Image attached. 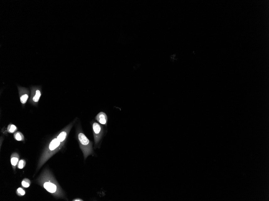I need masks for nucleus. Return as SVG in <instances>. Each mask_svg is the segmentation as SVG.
I'll use <instances>...</instances> for the list:
<instances>
[{
	"mask_svg": "<svg viewBox=\"0 0 269 201\" xmlns=\"http://www.w3.org/2000/svg\"><path fill=\"white\" fill-rule=\"evenodd\" d=\"M37 181L40 185L55 197L65 198L64 191L49 169H46L44 170Z\"/></svg>",
	"mask_w": 269,
	"mask_h": 201,
	"instance_id": "nucleus-1",
	"label": "nucleus"
},
{
	"mask_svg": "<svg viewBox=\"0 0 269 201\" xmlns=\"http://www.w3.org/2000/svg\"><path fill=\"white\" fill-rule=\"evenodd\" d=\"M63 146V145L57 138L53 139L41 154L38 163L37 170H39L48 159L61 149Z\"/></svg>",
	"mask_w": 269,
	"mask_h": 201,
	"instance_id": "nucleus-2",
	"label": "nucleus"
},
{
	"mask_svg": "<svg viewBox=\"0 0 269 201\" xmlns=\"http://www.w3.org/2000/svg\"><path fill=\"white\" fill-rule=\"evenodd\" d=\"M76 137L79 143L80 147L82 151L84 159H87L90 155H93L94 152L92 142L86 136L80 127L77 129Z\"/></svg>",
	"mask_w": 269,
	"mask_h": 201,
	"instance_id": "nucleus-3",
	"label": "nucleus"
},
{
	"mask_svg": "<svg viewBox=\"0 0 269 201\" xmlns=\"http://www.w3.org/2000/svg\"><path fill=\"white\" fill-rule=\"evenodd\" d=\"M94 140V148H99L103 136L104 130L101 124L94 122L92 124Z\"/></svg>",
	"mask_w": 269,
	"mask_h": 201,
	"instance_id": "nucleus-4",
	"label": "nucleus"
},
{
	"mask_svg": "<svg viewBox=\"0 0 269 201\" xmlns=\"http://www.w3.org/2000/svg\"><path fill=\"white\" fill-rule=\"evenodd\" d=\"M76 121V120H74V121L73 122L67 125L57 135V139L61 142V143L62 145H64L65 144L69 134L74 124L75 123Z\"/></svg>",
	"mask_w": 269,
	"mask_h": 201,
	"instance_id": "nucleus-5",
	"label": "nucleus"
},
{
	"mask_svg": "<svg viewBox=\"0 0 269 201\" xmlns=\"http://www.w3.org/2000/svg\"><path fill=\"white\" fill-rule=\"evenodd\" d=\"M31 97L30 102L33 105H36L39 102L41 95V88L40 86L31 87Z\"/></svg>",
	"mask_w": 269,
	"mask_h": 201,
	"instance_id": "nucleus-6",
	"label": "nucleus"
},
{
	"mask_svg": "<svg viewBox=\"0 0 269 201\" xmlns=\"http://www.w3.org/2000/svg\"><path fill=\"white\" fill-rule=\"evenodd\" d=\"M20 100L22 105H25L29 97L30 91L28 88L18 86Z\"/></svg>",
	"mask_w": 269,
	"mask_h": 201,
	"instance_id": "nucleus-7",
	"label": "nucleus"
},
{
	"mask_svg": "<svg viewBox=\"0 0 269 201\" xmlns=\"http://www.w3.org/2000/svg\"><path fill=\"white\" fill-rule=\"evenodd\" d=\"M96 119L100 124L102 125L107 126L108 122V117L107 114L104 112H99L96 116Z\"/></svg>",
	"mask_w": 269,
	"mask_h": 201,
	"instance_id": "nucleus-8",
	"label": "nucleus"
},
{
	"mask_svg": "<svg viewBox=\"0 0 269 201\" xmlns=\"http://www.w3.org/2000/svg\"><path fill=\"white\" fill-rule=\"evenodd\" d=\"M19 158V155L17 152H14L11 155V162L13 169L14 171H15L16 167L18 164Z\"/></svg>",
	"mask_w": 269,
	"mask_h": 201,
	"instance_id": "nucleus-9",
	"label": "nucleus"
},
{
	"mask_svg": "<svg viewBox=\"0 0 269 201\" xmlns=\"http://www.w3.org/2000/svg\"><path fill=\"white\" fill-rule=\"evenodd\" d=\"M14 137L16 140L18 141H23L25 139L23 134L20 132H15L14 135Z\"/></svg>",
	"mask_w": 269,
	"mask_h": 201,
	"instance_id": "nucleus-10",
	"label": "nucleus"
},
{
	"mask_svg": "<svg viewBox=\"0 0 269 201\" xmlns=\"http://www.w3.org/2000/svg\"><path fill=\"white\" fill-rule=\"evenodd\" d=\"M8 129V132L9 133H13L16 131L18 129H17L16 126H15V125L11 124L8 125V129Z\"/></svg>",
	"mask_w": 269,
	"mask_h": 201,
	"instance_id": "nucleus-11",
	"label": "nucleus"
},
{
	"mask_svg": "<svg viewBox=\"0 0 269 201\" xmlns=\"http://www.w3.org/2000/svg\"><path fill=\"white\" fill-rule=\"evenodd\" d=\"M31 183V182L29 179L28 178H25L21 182V185L24 188H28L29 187Z\"/></svg>",
	"mask_w": 269,
	"mask_h": 201,
	"instance_id": "nucleus-12",
	"label": "nucleus"
},
{
	"mask_svg": "<svg viewBox=\"0 0 269 201\" xmlns=\"http://www.w3.org/2000/svg\"><path fill=\"white\" fill-rule=\"evenodd\" d=\"M25 165H26V162H25V161L24 160V159H21V160H20L19 162H18V167L20 169H22L25 167Z\"/></svg>",
	"mask_w": 269,
	"mask_h": 201,
	"instance_id": "nucleus-13",
	"label": "nucleus"
},
{
	"mask_svg": "<svg viewBox=\"0 0 269 201\" xmlns=\"http://www.w3.org/2000/svg\"><path fill=\"white\" fill-rule=\"evenodd\" d=\"M16 193L18 196H22L25 195V192L22 188H19L17 189Z\"/></svg>",
	"mask_w": 269,
	"mask_h": 201,
	"instance_id": "nucleus-14",
	"label": "nucleus"
},
{
	"mask_svg": "<svg viewBox=\"0 0 269 201\" xmlns=\"http://www.w3.org/2000/svg\"><path fill=\"white\" fill-rule=\"evenodd\" d=\"M73 201H83L84 200H83V199H81L80 198H76V199H74V200H73Z\"/></svg>",
	"mask_w": 269,
	"mask_h": 201,
	"instance_id": "nucleus-15",
	"label": "nucleus"
}]
</instances>
